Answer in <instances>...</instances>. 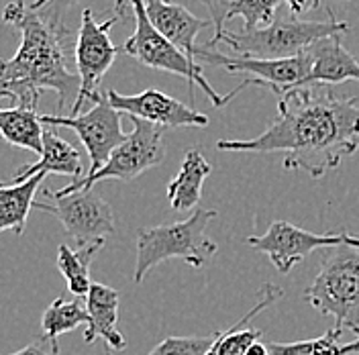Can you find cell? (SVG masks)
Returning a JSON list of instances; mask_svg holds the SVG:
<instances>
[{
    "label": "cell",
    "mask_w": 359,
    "mask_h": 355,
    "mask_svg": "<svg viewBox=\"0 0 359 355\" xmlns=\"http://www.w3.org/2000/svg\"><path fill=\"white\" fill-rule=\"evenodd\" d=\"M41 123L47 127H67L80 137L90 157V170L86 176L98 172L109 161L112 152L127 139L121 125V112L112 109L107 94H100L88 112H82L78 116L41 114Z\"/></svg>",
    "instance_id": "11"
},
{
    "label": "cell",
    "mask_w": 359,
    "mask_h": 355,
    "mask_svg": "<svg viewBox=\"0 0 359 355\" xmlns=\"http://www.w3.org/2000/svg\"><path fill=\"white\" fill-rule=\"evenodd\" d=\"M102 247H104V241L90 243L86 247H78V249H72L69 245H60V249H57V269L66 278L67 290L74 296H78V298L88 296L90 288L94 284L90 280V264H92L94 255Z\"/></svg>",
    "instance_id": "22"
},
{
    "label": "cell",
    "mask_w": 359,
    "mask_h": 355,
    "mask_svg": "<svg viewBox=\"0 0 359 355\" xmlns=\"http://www.w3.org/2000/svg\"><path fill=\"white\" fill-rule=\"evenodd\" d=\"M39 174L72 176L76 182L80 178H84L82 156L72 143H67L66 139H62L55 131L47 129L43 133V154L39 156V161L21 166L13 176V184H21V182H27L29 178L39 176Z\"/></svg>",
    "instance_id": "17"
},
{
    "label": "cell",
    "mask_w": 359,
    "mask_h": 355,
    "mask_svg": "<svg viewBox=\"0 0 359 355\" xmlns=\"http://www.w3.org/2000/svg\"><path fill=\"white\" fill-rule=\"evenodd\" d=\"M215 343L210 337H168L147 355H208Z\"/></svg>",
    "instance_id": "26"
},
{
    "label": "cell",
    "mask_w": 359,
    "mask_h": 355,
    "mask_svg": "<svg viewBox=\"0 0 359 355\" xmlns=\"http://www.w3.org/2000/svg\"><path fill=\"white\" fill-rule=\"evenodd\" d=\"M133 121V131L127 135V139L114 149L109 157V161L94 174L80 178L72 182L69 186L49 192L51 196H66L72 192L90 190L102 180H121V182H131L143 172L157 168L163 161V127L151 125L141 119Z\"/></svg>",
    "instance_id": "7"
},
{
    "label": "cell",
    "mask_w": 359,
    "mask_h": 355,
    "mask_svg": "<svg viewBox=\"0 0 359 355\" xmlns=\"http://www.w3.org/2000/svg\"><path fill=\"white\" fill-rule=\"evenodd\" d=\"M88 0H35L31 4V8L35 11H45L49 13L51 17H57V19H64V11L76 6V4H84Z\"/></svg>",
    "instance_id": "28"
},
{
    "label": "cell",
    "mask_w": 359,
    "mask_h": 355,
    "mask_svg": "<svg viewBox=\"0 0 359 355\" xmlns=\"http://www.w3.org/2000/svg\"><path fill=\"white\" fill-rule=\"evenodd\" d=\"M245 241L257 253L268 255L269 262L280 274H288L292 267L302 262L306 255H311L314 249H331L341 245L359 249V237H355L353 233L343 231V233L316 235L288 221H273L264 235L247 237Z\"/></svg>",
    "instance_id": "10"
},
{
    "label": "cell",
    "mask_w": 359,
    "mask_h": 355,
    "mask_svg": "<svg viewBox=\"0 0 359 355\" xmlns=\"http://www.w3.org/2000/svg\"><path fill=\"white\" fill-rule=\"evenodd\" d=\"M217 217V210L198 208L188 219L170 225H159L151 229H143L137 235V264L133 280L141 284L147 272L157 264L178 257L186 264L201 269L217 253V243L210 241L204 231L208 222Z\"/></svg>",
    "instance_id": "4"
},
{
    "label": "cell",
    "mask_w": 359,
    "mask_h": 355,
    "mask_svg": "<svg viewBox=\"0 0 359 355\" xmlns=\"http://www.w3.org/2000/svg\"><path fill=\"white\" fill-rule=\"evenodd\" d=\"M280 0H235L229 6L226 21L233 17H241L243 31H259L276 21V8Z\"/></svg>",
    "instance_id": "25"
},
{
    "label": "cell",
    "mask_w": 359,
    "mask_h": 355,
    "mask_svg": "<svg viewBox=\"0 0 359 355\" xmlns=\"http://www.w3.org/2000/svg\"><path fill=\"white\" fill-rule=\"evenodd\" d=\"M2 355V354H0ZM6 355H49L45 354L43 349L37 345V343H31V345H27V347H22V349H19V351H15V354H6Z\"/></svg>",
    "instance_id": "30"
},
{
    "label": "cell",
    "mask_w": 359,
    "mask_h": 355,
    "mask_svg": "<svg viewBox=\"0 0 359 355\" xmlns=\"http://www.w3.org/2000/svg\"><path fill=\"white\" fill-rule=\"evenodd\" d=\"M45 174L29 178L21 184H0V233L15 231L25 233L29 213L35 206V192L39 190Z\"/></svg>",
    "instance_id": "20"
},
{
    "label": "cell",
    "mask_w": 359,
    "mask_h": 355,
    "mask_svg": "<svg viewBox=\"0 0 359 355\" xmlns=\"http://www.w3.org/2000/svg\"><path fill=\"white\" fill-rule=\"evenodd\" d=\"M212 172L210 163L202 154L201 147H192L186 152L180 174L168 184V200L174 210L196 208L202 199V184Z\"/></svg>",
    "instance_id": "19"
},
{
    "label": "cell",
    "mask_w": 359,
    "mask_h": 355,
    "mask_svg": "<svg viewBox=\"0 0 359 355\" xmlns=\"http://www.w3.org/2000/svg\"><path fill=\"white\" fill-rule=\"evenodd\" d=\"M0 141H2V137H0Z\"/></svg>",
    "instance_id": "33"
},
{
    "label": "cell",
    "mask_w": 359,
    "mask_h": 355,
    "mask_svg": "<svg viewBox=\"0 0 359 355\" xmlns=\"http://www.w3.org/2000/svg\"><path fill=\"white\" fill-rule=\"evenodd\" d=\"M102 355H112V349H107V351H104Z\"/></svg>",
    "instance_id": "32"
},
{
    "label": "cell",
    "mask_w": 359,
    "mask_h": 355,
    "mask_svg": "<svg viewBox=\"0 0 359 355\" xmlns=\"http://www.w3.org/2000/svg\"><path fill=\"white\" fill-rule=\"evenodd\" d=\"M145 11L151 25L178 49H182L192 62H196V45L194 39L202 29H206L212 21L201 19L192 15L186 6L170 2V0H143Z\"/></svg>",
    "instance_id": "14"
},
{
    "label": "cell",
    "mask_w": 359,
    "mask_h": 355,
    "mask_svg": "<svg viewBox=\"0 0 359 355\" xmlns=\"http://www.w3.org/2000/svg\"><path fill=\"white\" fill-rule=\"evenodd\" d=\"M288 6H290L292 17H298L306 11H313V8H318L320 6V0H286Z\"/></svg>",
    "instance_id": "29"
},
{
    "label": "cell",
    "mask_w": 359,
    "mask_h": 355,
    "mask_svg": "<svg viewBox=\"0 0 359 355\" xmlns=\"http://www.w3.org/2000/svg\"><path fill=\"white\" fill-rule=\"evenodd\" d=\"M247 355H269L268 345H264V343H255V345L247 351Z\"/></svg>",
    "instance_id": "31"
},
{
    "label": "cell",
    "mask_w": 359,
    "mask_h": 355,
    "mask_svg": "<svg viewBox=\"0 0 359 355\" xmlns=\"http://www.w3.org/2000/svg\"><path fill=\"white\" fill-rule=\"evenodd\" d=\"M204 62L208 66H219L229 74H247V86H266L278 96L288 90L298 88L311 74L313 58L311 53H302L288 60H255L243 55H224L219 49H210L206 45L196 47V62Z\"/></svg>",
    "instance_id": "9"
},
{
    "label": "cell",
    "mask_w": 359,
    "mask_h": 355,
    "mask_svg": "<svg viewBox=\"0 0 359 355\" xmlns=\"http://www.w3.org/2000/svg\"><path fill=\"white\" fill-rule=\"evenodd\" d=\"M343 329H329L323 337L296 341V343H268L269 355H358L359 339L347 345H339Z\"/></svg>",
    "instance_id": "24"
},
{
    "label": "cell",
    "mask_w": 359,
    "mask_h": 355,
    "mask_svg": "<svg viewBox=\"0 0 359 355\" xmlns=\"http://www.w3.org/2000/svg\"><path fill=\"white\" fill-rule=\"evenodd\" d=\"M282 296H284V292H282V288H278L276 284H271V282L264 284L262 290H259V296H257L255 307L247 312L239 323H235L231 329L215 335V343H212L208 355H247V351L255 343H259V337L264 335V331L262 329H243V327H245L247 323H251V319L257 312L268 309L269 304H273Z\"/></svg>",
    "instance_id": "18"
},
{
    "label": "cell",
    "mask_w": 359,
    "mask_h": 355,
    "mask_svg": "<svg viewBox=\"0 0 359 355\" xmlns=\"http://www.w3.org/2000/svg\"><path fill=\"white\" fill-rule=\"evenodd\" d=\"M123 17L112 15L104 22H98L90 8L82 11V25L74 39V60H76V72L80 76V92L67 116H78L86 100L90 102L98 100L100 96L98 86L118 55V47L112 45L109 31Z\"/></svg>",
    "instance_id": "8"
},
{
    "label": "cell",
    "mask_w": 359,
    "mask_h": 355,
    "mask_svg": "<svg viewBox=\"0 0 359 355\" xmlns=\"http://www.w3.org/2000/svg\"><path fill=\"white\" fill-rule=\"evenodd\" d=\"M329 21H300L298 17H280L259 31H226L215 35L206 47L229 45L237 55L255 60H288L306 53L316 41L349 31V22L337 21L327 11Z\"/></svg>",
    "instance_id": "3"
},
{
    "label": "cell",
    "mask_w": 359,
    "mask_h": 355,
    "mask_svg": "<svg viewBox=\"0 0 359 355\" xmlns=\"http://www.w3.org/2000/svg\"><path fill=\"white\" fill-rule=\"evenodd\" d=\"M82 325H90V314L86 307H82L80 300H64L55 298L43 312L41 329H43V341H51L53 355H60V343L57 337L69 333Z\"/></svg>",
    "instance_id": "23"
},
{
    "label": "cell",
    "mask_w": 359,
    "mask_h": 355,
    "mask_svg": "<svg viewBox=\"0 0 359 355\" xmlns=\"http://www.w3.org/2000/svg\"><path fill=\"white\" fill-rule=\"evenodd\" d=\"M51 196L49 192H45ZM53 204L35 202V208L45 210L64 225L66 233L76 247L104 241L107 235L114 233V213L111 204L96 190H80L66 196H51Z\"/></svg>",
    "instance_id": "12"
},
{
    "label": "cell",
    "mask_w": 359,
    "mask_h": 355,
    "mask_svg": "<svg viewBox=\"0 0 359 355\" xmlns=\"http://www.w3.org/2000/svg\"><path fill=\"white\" fill-rule=\"evenodd\" d=\"M43 123L37 111L22 109H0V137L2 141L29 149L37 156L43 154Z\"/></svg>",
    "instance_id": "21"
},
{
    "label": "cell",
    "mask_w": 359,
    "mask_h": 355,
    "mask_svg": "<svg viewBox=\"0 0 359 355\" xmlns=\"http://www.w3.org/2000/svg\"><path fill=\"white\" fill-rule=\"evenodd\" d=\"M107 98L114 111L127 114L129 119H141L163 129L176 127H206L208 116L194 111L157 88H147L139 94H118L107 90Z\"/></svg>",
    "instance_id": "13"
},
{
    "label": "cell",
    "mask_w": 359,
    "mask_h": 355,
    "mask_svg": "<svg viewBox=\"0 0 359 355\" xmlns=\"http://www.w3.org/2000/svg\"><path fill=\"white\" fill-rule=\"evenodd\" d=\"M304 298L320 314L333 316L337 329L359 337V249L347 245L327 249Z\"/></svg>",
    "instance_id": "5"
},
{
    "label": "cell",
    "mask_w": 359,
    "mask_h": 355,
    "mask_svg": "<svg viewBox=\"0 0 359 355\" xmlns=\"http://www.w3.org/2000/svg\"><path fill=\"white\" fill-rule=\"evenodd\" d=\"M2 21L21 31V47L11 60L0 62V98L17 109L37 111L43 90L57 92V109L69 111L80 92V76L67 64L72 31L64 19L35 11L22 0L8 2Z\"/></svg>",
    "instance_id": "2"
},
{
    "label": "cell",
    "mask_w": 359,
    "mask_h": 355,
    "mask_svg": "<svg viewBox=\"0 0 359 355\" xmlns=\"http://www.w3.org/2000/svg\"><path fill=\"white\" fill-rule=\"evenodd\" d=\"M309 53L313 58V67L302 86H314V84L335 86L347 80L359 82L358 60L343 47L341 35L325 37L316 41L309 49Z\"/></svg>",
    "instance_id": "15"
},
{
    "label": "cell",
    "mask_w": 359,
    "mask_h": 355,
    "mask_svg": "<svg viewBox=\"0 0 359 355\" xmlns=\"http://www.w3.org/2000/svg\"><path fill=\"white\" fill-rule=\"evenodd\" d=\"M129 4L133 8L135 31L133 35L125 41L123 49L131 58H135L139 64H143L145 67H151V69H161V72H170V74L182 76V78L188 80L190 86L198 84L215 107H224L231 98H235L241 90L247 88V82H243V84H239V88L221 96L204 78L201 64L192 62L182 49H178L172 41H168L151 25L149 17H147V11H145V2L143 0H129Z\"/></svg>",
    "instance_id": "6"
},
{
    "label": "cell",
    "mask_w": 359,
    "mask_h": 355,
    "mask_svg": "<svg viewBox=\"0 0 359 355\" xmlns=\"http://www.w3.org/2000/svg\"><path fill=\"white\" fill-rule=\"evenodd\" d=\"M201 2L208 8V13H210V21L217 27V35H221L224 31V22H226L229 6H231L235 0H201Z\"/></svg>",
    "instance_id": "27"
},
{
    "label": "cell",
    "mask_w": 359,
    "mask_h": 355,
    "mask_svg": "<svg viewBox=\"0 0 359 355\" xmlns=\"http://www.w3.org/2000/svg\"><path fill=\"white\" fill-rule=\"evenodd\" d=\"M359 96L337 98L331 86H298L278 96V119L253 139H223V152H282L286 170L323 178L359 149Z\"/></svg>",
    "instance_id": "1"
},
{
    "label": "cell",
    "mask_w": 359,
    "mask_h": 355,
    "mask_svg": "<svg viewBox=\"0 0 359 355\" xmlns=\"http://www.w3.org/2000/svg\"><path fill=\"white\" fill-rule=\"evenodd\" d=\"M118 302L121 294L111 286L94 282L86 296V311L90 314V325L84 331V341L92 343L94 339H102L109 349L121 351L127 347L125 337L118 333Z\"/></svg>",
    "instance_id": "16"
}]
</instances>
